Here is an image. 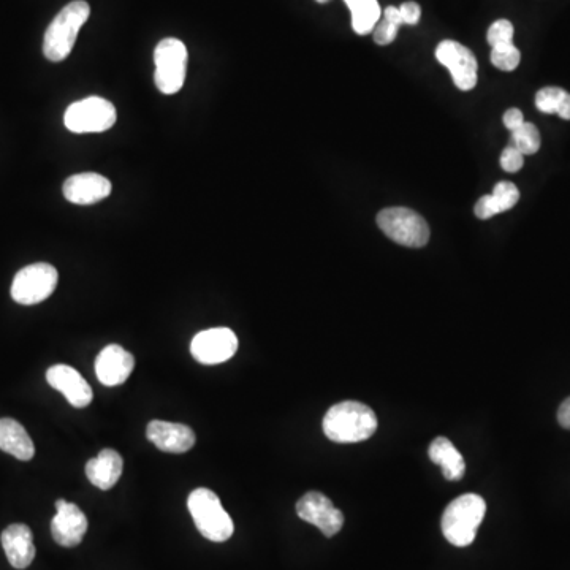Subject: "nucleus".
Listing matches in <instances>:
<instances>
[{"label":"nucleus","instance_id":"nucleus-1","mask_svg":"<svg viewBox=\"0 0 570 570\" xmlns=\"http://www.w3.org/2000/svg\"><path fill=\"white\" fill-rule=\"evenodd\" d=\"M323 433L338 444L366 441L377 431V417L371 407L358 401L335 404L323 417Z\"/></svg>","mask_w":570,"mask_h":570},{"label":"nucleus","instance_id":"nucleus-2","mask_svg":"<svg viewBox=\"0 0 570 570\" xmlns=\"http://www.w3.org/2000/svg\"><path fill=\"white\" fill-rule=\"evenodd\" d=\"M91 16V7L84 0L65 5L46 29L43 54L51 62H62L70 56L81 27Z\"/></svg>","mask_w":570,"mask_h":570},{"label":"nucleus","instance_id":"nucleus-3","mask_svg":"<svg viewBox=\"0 0 570 570\" xmlns=\"http://www.w3.org/2000/svg\"><path fill=\"white\" fill-rule=\"evenodd\" d=\"M487 512V502L475 493L463 494L450 502L442 513L441 528L445 539L455 547H468L477 536Z\"/></svg>","mask_w":570,"mask_h":570},{"label":"nucleus","instance_id":"nucleus-4","mask_svg":"<svg viewBox=\"0 0 570 570\" xmlns=\"http://www.w3.org/2000/svg\"><path fill=\"white\" fill-rule=\"evenodd\" d=\"M187 507L198 532L211 542H225L233 536L235 525L221 499L208 488H197L187 498Z\"/></svg>","mask_w":570,"mask_h":570},{"label":"nucleus","instance_id":"nucleus-5","mask_svg":"<svg viewBox=\"0 0 570 570\" xmlns=\"http://www.w3.org/2000/svg\"><path fill=\"white\" fill-rule=\"evenodd\" d=\"M154 62L157 89L165 95L181 91L187 73L186 45L178 38H164L154 51Z\"/></svg>","mask_w":570,"mask_h":570},{"label":"nucleus","instance_id":"nucleus-6","mask_svg":"<svg viewBox=\"0 0 570 570\" xmlns=\"http://www.w3.org/2000/svg\"><path fill=\"white\" fill-rule=\"evenodd\" d=\"M377 225L390 240L406 247H423L430 240V227L409 208H387L377 216Z\"/></svg>","mask_w":570,"mask_h":570},{"label":"nucleus","instance_id":"nucleus-7","mask_svg":"<svg viewBox=\"0 0 570 570\" xmlns=\"http://www.w3.org/2000/svg\"><path fill=\"white\" fill-rule=\"evenodd\" d=\"M118 113L110 100L86 97L72 103L64 114V124L73 133L107 132L116 124Z\"/></svg>","mask_w":570,"mask_h":570},{"label":"nucleus","instance_id":"nucleus-8","mask_svg":"<svg viewBox=\"0 0 570 570\" xmlns=\"http://www.w3.org/2000/svg\"><path fill=\"white\" fill-rule=\"evenodd\" d=\"M59 274L50 263H34L16 273L12 298L18 304L32 306L50 298L56 290Z\"/></svg>","mask_w":570,"mask_h":570},{"label":"nucleus","instance_id":"nucleus-9","mask_svg":"<svg viewBox=\"0 0 570 570\" xmlns=\"http://www.w3.org/2000/svg\"><path fill=\"white\" fill-rule=\"evenodd\" d=\"M238 350V338L230 328L200 331L190 342V354L202 365H219L230 360Z\"/></svg>","mask_w":570,"mask_h":570},{"label":"nucleus","instance_id":"nucleus-10","mask_svg":"<svg viewBox=\"0 0 570 570\" xmlns=\"http://www.w3.org/2000/svg\"><path fill=\"white\" fill-rule=\"evenodd\" d=\"M436 59L452 73L456 88L461 91H472L475 88L479 64L466 46L455 40H444L437 45Z\"/></svg>","mask_w":570,"mask_h":570},{"label":"nucleus","instance_id":"nucleus-11","mask_svg":"<svg viewBox=\"0 0 570 570\" xmlns=\"http://www.w3.org/2000/svg\"><path fill=\"white\" fill-rule=\"evenodd\" d=\"M297 513L301 520L317 526L325 537H333L344 526V515L335 504L319 491H309L297 502Z\"/></svg>","mask_w":570,"mask_h":570},{"label":"nucleus","instance_id":"nucleus-12","mask_svg":"<svg viewBox=\"0 0 570 570\" xmlns=\"http://www.w3.org/2000/svg\"><path fill=\"white\" fill-rule=\"evenodd\" d=\"M88 528V517L80 507L65 499H57L56 515L51 520V534L57 545L65 548L80 545Z\"/></svg>","mask_w":570,"mask_h":570},{"label":"nucleus","instance_id":"nucleus-13","mask_svg":"<svg viewBox=\"0 0 570 570\" xmlns=\"http://www.w3.org/2000/svg\"><path fill=\"white\" fill-rule=\"evenodd\" d=\"M46 382L65 396L70 406L83 409L92 403L94 393L88 380H84L75 368L69 365H54L46 371Z\"/></svg>","mask_w":570,"mask_h":570},{"label":"nucleus","instance_id":"nucleus-14","mask_svg":"<svg viewBox=\"0 0 570 570\" xmlns=\"http://www.w3.org/2000/svg\"><path fill=\"white\" fill-rule=\"evenodd\" d=\"M135 368V358L124 347L110 344L100 352L95 360V374L105 387H118L124 384Z\"/></svg>","mask_w":570,"mask_h":570},{"label":"nucleus","instance_id":"nucleus-15","mask_svg":"<svg viewBox=\"0 0 570 570\" xmlns=\"http://www.w3.org/2000/svg\"><path fill=\"white\" fill-rule=\"evenodd\" d=\"M146 436L165 453H186L195 445V433L183 423L152 420L146 428Z\"/></svg>","mask_w":570,"mask_h":570},{"label":"nucleus","instance_id":"nucleus-16","mask_svg":"<svg viewBox=\"0 0 570 570\" xmlns=\"http://www.w3.org/2000/svg\"><path fill=\"white\" fill-rule=\"evenodd\" d=\"M111 183L99 173H78L64 183V197L73 205H94L111 194Z\"/></svg>","mask_w":570,"mask_h":570},{"label":"nucleus","instance_id":"nucleus-17","mask_svg":"<svg viewBox=\"0 0 570 570\" xmlns=\"http://www.w3.org/2000/svg\"><path fill=\"white\" fill-rule=\"evenodd\" d=\"M2 547L7 555L8 563L15 569L23 570L31 566L35 558L34 537L29 526L15 523L2 532Z\"/></svg>","mask_w":570,"mask_h":570},{"label":"nucleus","instance_id":"nucleus-18","mask_svg":"<svg viewBox=\"0 0 570 570\" xmlns=\"http://www.w3.org/2000/svg\"><path fill=\"white\" fill-rule=\"evenodd\" d=\"M124 461L116 450L105 449L86 464L89 482L100 490L107 491L121 479Z\"/></svg>","mask_w":570,"mask_h":570},{"label":"nucleus","instance_id":"nucleus-19","mask_svg":"<svg viewBox=\"0 0 570 570\" xmlns=\"http://www.w3.org/2000/svg\"><path fill=\"white\" fill-rule=\"evenodd\" d=\"M0 450L21 461L32 460L35 455L31 436L24 430V426L13 418H0Z\"/></svg>","mask_w":570,"mask_h":570},{"label":"nucleus","instance_id":"nucleus-20","mask_svg":"<svg viewBox=\"0 0 570 570\" xmlns=\"http://www.w3.org/2000/svg\"><path fill=\"white\" fill-rule=\"evenodd\" d=\"M428 455L434 464L441 466L445 479L450 482L463 479L466 463H464L463 455L458 452L450 439L444 436L436 437L430 444Z\"/></svg>","mask_w":570,"mask_h":570},{"label":"nucleus","instance_id":"nucleus-21","mask_svg":"<svg viewBox=\"0 0 570 570\" xmlns=\"http://www.w3.org/2000/svg\"><path fill=\"white\" fill-rule=\"evenodd\" d=\"M349 10L352 13V29L358 35L371 34L382 15L377 0H357L355 4L350 5Z\"/></svg>","mask_w":570,"mask_h":570},{"label":"nucleus","instance_id":"nucleus-22","mask_svg":"<svg viewBox=\"0 0 570 570\" xmlns=\"http://www.w3.org/2000/svg\"><path fill=\"white\" fill-rule=\"evenodd\" d=\"M536 107L542 113L558 114L559 118L570 121V94L564 89H540L536 95Z\"/></svg>","mask_w":570,"mask_h":570},{"label":"nucleus","instance_id":"nucleus-23","mask_svg":"<svg viewBox=\"0 0 570 570\" xmlns=\"http://www.w3.org/2000/svg\"><path fill=\"white\" fill-rule=\"evenodd\" d=\"M404 21L399 13V8L387 7L385 8L384 18L377 23L374 29V42L377 45H390L395 42L396 35H398L399 27L403 26Z\"/></svg>","mask_w":570,"mask_h":570},{"label":"nucleus","instance_id":"nucleus-24","mask_svg":"<svg viewBox=\"0 0 570 570\" xmlns=\"http://www.w3.org/2000/svg\"><path fill=\"white\" fill-rule=\"evenodd\" d=\"M540 132L531 122H525L520 129L512 132V146L518 149L523 156L536 154L540 149Z\"/></svg>","mask_w":570,"mask_h":570},{"label":"nucleus","instance_id":"nucleus-25","mask_svg":"<svg viewBox=\"0 0 570 570\" xmlns=\"http://www.w3.org/2000/svg\"><path fill=\"white\" fill-rule=\"evenodd\" d=\"M521 53L512 43L493 46L491 48V64L502 72H512L520 65Z\"/></svg>","mask_w":570,"mask_h":570},{"label":"nucleus","instance_id":"nucleus-26","mask_svg":"<svg viewBox=\"0 0 570 570\" xmlns=\"http://www.w3.org/2000/svg\"><path fill=\"white\" fill-rule=\"evenodd\" d=\"M491 197L498 206L499 213H502V211H509L517 205L518 200H520V190L510 181H501L494 186Z\"/></svg>","mask_w":570,"mask_h":570},{"label":"nucleus","instance_id":"nucleus-27","mask_svg":"<svg viewBox=\"0 0 570 570\" xmlns=\"http://www.w3.org/2000/svg\"><path fill=\"white\" fill-rule=\"evenodd\" d=\"M488 43L493 46L504 45L513 42V24L507 19H499L491 24L487 34Z\"/></svg>","mask_w":570,"mask_h":570},{"label":"nucleus","instance_id":"nucleus-28","mask_svg":"<svg viewBox=\"0 0 570 570\" xmlns=\"http://www.w3.org/2000/svg\"><path fill=\"white\" fill-rule=\"evenodd\" d=\"M523 164H525V156L515 146H509L502 151V170L507 171V173H517L523 168Z\"/></svg>","mask_w":570,"mask_h":570},{"label":"nucleus","instance_id":"nucleus-29","mask_svg":"<svg viewBox=\"0 0 570 570\" xmlns=\"http://www.w3.org/2000/svg\"><path fill=\"white\" fill-rule=\"evenodd\" d=\"M474 213L482 221H487V219L499 214V209L491 195H483L479 202L475 203Z\"/></svg>","mask_w":570,"mask_h":570},{"label":"nucleus","instance_id":"nucleus-30","mask_svg":"<svg viewBox=\"0 0 570 570\" xmlns=\"http://www.w3.org/2000/svg\"><path fill=\"white\" fill-rule=\"evenodd\" d=\"M399 13H401L404 24H409V26H415L422 18V8H420L417 2H404L399 7Z\"/></svg>","mask_w":570,"mask_h":570},{"label":"nucleus","instance_id":"nucleus-31","mask_svg":"<svg viewBox=\"0 0 570 570\" xmlns=\"http://www.w3.org/2000/svg\"><path fill=\"white\" fill-rule=\"evenodd\" d=\"M525 124V118H523V113L517 108H512V110H507L504 114V126L513 132V130L520 129L521 126Z\"/></svg>","mask_w":570,"mask_h":570},{"label":"nucleus","instance_id":"nucleus-32","mask_svg":"<svg viewBox=\"0 0 570 570\" xmlns=\"http://www.w3.org/2000/svg\"><path fill=\"white\" fill-rule=\"evenodd\" d=\"M558 422L563 428L570 430V398H567L566 401L559 406Z\"/></svg>","mask_w":570,"mask_h":570},{"label":"nucleus","instance_id":"nucleus-33","mask_svg":"<svg viewBox=\"0 0 570 570\" xmlns=\"http://www.w3.org/2000/svg\"><path fill=\"white\" fill-rule=\"evenodd\" d=\"M344 2H346L347 7H350V5L355 4L357 0H344Z\"/></svg>","mask_w":570,"mask_h":570},{"label":"nucleus","instance_id":"nucleus-34","mask_svg":"<svg viewBox=\"0 0 570 570\" xmlns=\"http://www.w3.org/2000/svg\"><path fill=\"white\" fill-rule=\"evenodd\" d=\"M316 2H319V4H327L330 0H316Z\"/></svg>","mask_w":570,"mask_h":570}]
</instances>
